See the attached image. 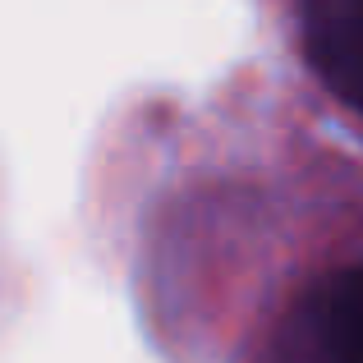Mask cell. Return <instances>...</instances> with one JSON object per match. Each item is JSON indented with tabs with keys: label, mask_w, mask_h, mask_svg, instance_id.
Listing matches in <instances>:
<instances>
[{
	"label": "cell",
	"mask_w": 363,
	"mask_h": 363,
	"mask_svg": "<svg viewBox=\"0 0 363 363\" xmlns=\"http://www.w3.org/2000/svg\"><path fill=\"white\" fill-rule=\"evenodd\" d=\"M303 51L318 79L363 111V0H303Z\"/></svg>",
	"instance_id": "6da1fadb"
},
{
	"label": "cell",
	"mask_w": 363,
	"mask_h": 363,
	"mask_svg": "<svg viewBox=\"0 0 363 363\" xmlns=\"http://www.w3.org/2000/svg\"><path fill=\"white\" fill-rule=\"evenodd\" d=\"M318 340L327 363H363V267H350L322 285Z\"/></svg>",
	"instance_id": "7a4b0ae2"
}]
</instances>
